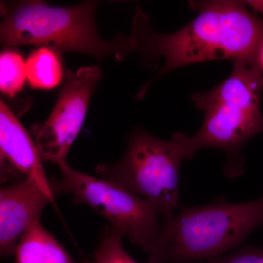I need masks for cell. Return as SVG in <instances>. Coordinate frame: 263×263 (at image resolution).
Listing matches in <instances>:
<instances>
[{"label": "cell", "mask_w": 263, "mask_h": 263, "mask_svg": "<svg viewBox=\"0 0 263 263\" xmlns=\"http://www.w3.org/2000/svg\"><path fill=\"white\" fill-rule=\"evenodd\" d=\"M124 232L111 226L105 227L91 262L138 263L128 254L122 245Z\"/></svg>", "instance_id": "cell-13"}, {"label": "cell", "mask_w": 263, "mask_h": 263, "mask_svg": "<svg viewBox=\"0 0 263 263\" xmlns=\"http://www.w3.org/2000/svg\"><path fill=\"white\" fill-rule=\"evenodd\" d=\"M0 158L1 176L8 172L21 174L46 194L57 208L51 182L35 141L4 100H0Z\"/></svg>", "instance_id": "cell-8"}, {"label": "cell", "mask_w": 263, "mask_h": 263, "mask_svg": "<svg viewBox=\"0 0 263 263\" xmlns=\"http://www.w3.org/2000/svg\"><path fill=\"white\" fill-rule=\"evenodd\" d=\"M263 226V197L230 202L221 197L205 205L183 207L164 219L145 252L147 263H197L224 255Z\"/></svg>", "instance_id": "cell-2"}, {"label": "cell", "mask_w": 263, "mask_h": 263, "mask_svg": "<svg viewBox=\"0 0 263 263\" xmlns=\"http://www.w3.org/2000/svg\"><path fill=\"white\" fill-rule=\"evenodd\" d=\"M246 4L250 5L254 10H258V11L263 13V2L259 1H247L245 2Z\"/></svg>", "instance_id": "cell-16"}, {"label": "cell", "mask_w": 263, "mask_h": 263, "mask_svg": "<svg viewBox=\"0 0 263 263\" xmlns=\"http://www.w3.org/2000/svg\"><path fill=\"white\" fill-rule=\"evenodd\" d=\"M61 179L52 183L53 193L70 194L124 232L132 243L146 250L160 232V213L149 202L117 183L60 164Z\"/></svg>", "instance_id": "cell-5"}, {"label": "cell", "mask_w": 263, "mask_h": 263, "mask_svg": "<svg viewBox=\"0 0 263 263\" xmlns=\"http://www.w3.org/2000/svg\"><path fill=\"white\" fill-rule=\"evenodd\" d=\"M26 62L20 52L7 48L0 55V89L10 98L23 89L27 80Z\"/></svg>", "instance_id": "cell-12"}, {"label": "cell", "mask_w": 263, "mask_h": 263, "mask_svg": "<svg viewBox=\"0 0 263 263\" xmlns=\"http://www.w3.org/2000/svg\"><path fill=\"white\" fill-rule=\"evenodd\" d=\"M15 257V263H77L41 221L24 233Z\"/></svg>", "instance_id": "cell-10"}, {"label": "cell", "mask_w": 263, "mask_h": 263, "mask_svg": "<svg viewBox=\"0 0 263 263\" xmlns=\"http://www.w3.org/2000/svg\"><path fill=\"white\" fill-rule=\"evenodd\" d=\"M98 2L53 7L40 0L1 3L0 41L6 47L37 46L60 52H75L99 60L113 57L118 61L133 53L129 35L100 37L97 28Z\"/></svg>", "instance_id": "cell-3"}, {"label": "cell", "mask_w": 263, "mask_h": 263, "mask_svg": "<svg viewBox=\"0 0 263 263\" xmlns=\"http://www.w3.org/2000/svg\"><path fill=\"white\" fill-rule=\"evenodd\" d=\"M184 160V151L174 136L166 141L138 129L129 137L122 158L99 164L95 173L149 202L165 219L179 207L180 170Z\"/></svg>", "instance_id": "cell-4"}, {"label": "cell", "mask_w": 263, "mask_h": 263, "mask_svg": "<svg viewBox=\"0 0 263 263\" xmlns=\"http://www.w3.org/2000/svg\"><path fill=\"white\" fill-rule=\"evenodd\" d=\"M197 108L205 113L200 129L191 136L182 133H175L173 136L182 147L187 160L204 148L224 151L227 155L224 174L230 179L238 177L245 171L243 146L263 132L261 107L221 102L202 104Z\"/></svg>", "instance_id": "cell-6"}, {"label": "cell", "mask_w": 263, "mask_h": 263, "mask_svg": "<svg viewBox=\"0 0 263 263\" xmlns=\"http://www.w3.org/2000/svg\"><path fill=\"white\" fill-rule=\"evenodd\" d=\"M26 68L29 84L35 89H53L61 84L65 76L60 52L44 46L31 52Z\"/></svg>", "instance_id": "cell-11"}, {"label": "cell", "mask_w": 263, "mask_h": 263, "mask_svg": "<svg viewBox=\"0 0 263 263\" xmlns=\"http://www.w3.org/2000/svg\"><path fill=\"white\" fill-rule=\"evenodd\" d=\"M199 14L172 33L156 32L149 16L137 7L129 37L133 53L152 70L162 66L143 85L137 99L144 98L151 85L175 69L216 60L242 61L256 65L263 41V19L251 13L245 2L193 1Z\"/></svg>", "instance_id": "cell-1"}, {"label": "cell", "mask_w": 263, "mask_h": 263, "mask_svg": "<svg viewBox=\"0 0 263 263\" xmlns=\"http://www.w3.org/2000/svg\"><path fill=\"white\" fill-rule=\"evenodd\" d=\"M256 66L258 67L259 70L263 74V41L257 52V58H256Z\"/></svg>", "instance_id": "cell-15"}, {"label": "cell", "mask_w": 263, "mask_h": 263, "mask_svg": "<svg viewBox=\"0 0 263 263\" xmlns=\"http://www.w3.org/2000/svg\"><path fill=\"white\" fill-rule=\"evenodd\" d=\"M49 197L27 179L17 180L0 189V253L15 255L21 238L41 220Z\"/></svg>", "instance_id": "cell-9"}, {"label": "cell", "mask_w": 263, "mask_h": 263, "mask_svg": "<svg viewBox=\"0 0 263 263\" xmlns=\"http://www.w3.org/2000/svg\"><path fill=\"white\" fill-rule=\"evenodd\" d=\"M199 263H263V248L247 247L228 255Z\"/></svg>", "instance_id": "cell-14"}, {"label": "cell", "mask_w": 263, "mask_h": 263, "mask_svg": "<svg viewBox=\"0 0 263 263\" xmlns=\"http://www.w3.org/2000/svg\"><path fill=\"white\" fill-rule=\"evenodd\" d=\"M101 77L102 71L97 65L65 71L49 117L34 130L43 161L58 165L67 162V155L80 133L90 100Z\"/></svg>", "instance_id": "cell-7"}]
</instances>
